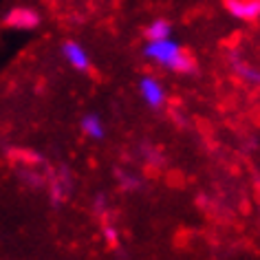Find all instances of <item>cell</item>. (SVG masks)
I'll use <instances>...</instances> for the list:
<instances>
[{
    "mask_svg": "<svg viewBox=\"0 0 260 260\" xmlns=\"http://www.w3.org/2000/svg\"><path fill=\"white\" fill-rule=\"evenodd\" d=\"M232 69H234V73H236L245 84H249V86H260V69H256L253 64L240 62V60L234 57V60H232Z\"/></svg>",
    "mask_w": 260,
    "mask_h": 260,
    "instance_id": "cell-6",
    "label": "cell"
},
{
    "mask_svg": "<svg viewBox=\"0 0 260 260\" xmlns=\"http://www.w3.org/2000/svg\"><path fill=\"white\" fill-rule=\"evenodd\" d=\"M139 97L144 100V104L148 108H164L166 106V100H168V93H166V86L161 84L157 77L152 75H144L139 80Z\"/></svg>",
    "mask_w": 260,
    "mask_h": 260,
    "instance_id": "cell-2",
    "label": "cell"
},
{
    "mask_svg": "<svg viewBox=\"0 0 260 260\" xmlns=\"http://www.w3.org/2000/svg\"><path fill=\"white\" fill-rule=\"evenodd\" d=\"M102 234H104V240H106L110 247L119 245V232H117V227H113V225H104Z\"/></svg>",
    "mask_w": 260,
    "mask_h": 260,
    "instance_id": "cell-9",
    "label": "cell"
},
{
    "mask_svg": "<svg viewBox=\"0 0 260 260\" xmlns=\"http://www.w3.org/2000/svg\"><path fill=\"white\" fill-rule=\"evenodd\" d=\"M82 133L86 135L88 139H102L104 135H106V126H104V121H102V117L100 115H95V113H90V115H84L82 117Z\"/></svg>",
    "mask_w": 260,
    "mask_h": 260,
    "instance_id": "cell-7",
    "label": "cell"
},
{
    "mask_svg": "<svg viewBox=\"0 0 260 260\" xmlns=\"http://www.w3.org/2000/svg\"><path fill=\"white\" fill-rule=\"evenodd\" d=\"M5 24L18 31H31L40 24V14L29 7H16L5 16Z\"/></svg>",
    "mask_w": 260,
    "mask_h": 260,
    "instance_id": "cell-3",
    "label": "cell"
},
{
    "mask_svg": "<svg viewBox=\"0 0 260 260\" xmlns=\"http://www.w3.org/2000/svg\"><path fill=\"white\" fill-rule=\"evenodd\" d=\"M146 40H164V38H172V24L166 18H157L146 27Z\"/></svg>",
    "mask_w": 260,
    "mask_h": 260,
    "instance_id": "cell-8",
    "label": "cell"
},
{
    "mask_svg": "<svg viewBox=\"0 0 260 260\" xmlns=\"http://www.w3.org/2000/svg\"><path fill=\"white\" fill-rule=\"evenodd\" d=\"M146 60H150L157 67H164L174 73H192L197 69L194 57L181 47L172 38H164V40H148L144 47Z\"/></svg>",
    "mask_w": 260,
    "mask_h": 260,
    "instance_id": "cell-1",
    "label": "cell"
},
{
    "mask_svg": "<svg viewBox=\"0 0 260 260\" xmlns=\"http://www.w3.org/2000/svg\"><path fill=\"white\" fill-rule=\"evenodd\" d=\"M62 55H64V60L69 62V67H73L75 71H80V73L90 69V55L80 42H73V40L64 42L62 44Z\"/></svg>",
    "mask_w": 260,
    "mask_h": 260,
    "instance_id": "cell-5",
    "label": "cell"
},
{
    "mask_svg": "<svg viewBox=\"0 0 260 260\" xmlns=\"http://www.w3.org/2000/svg\"><path fill=\"white\" fill-rule=\"evenodd\" d=\"M225 9L236 20L253 22L260 18V0H225Z\"/></svg>",
    "mask_w": 260,
    "mask_h": 260,
    "instance_id": "cell-4",
    "label": "cell"
}]
</instances>
